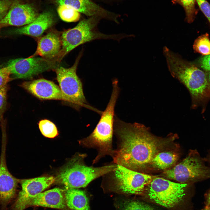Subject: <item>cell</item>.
I'll list each match as a JSON object with an SVG mask.
<instances>
[{"mask_svg":"<svg viewBox=\"0 0 210 210\" xmlns=\"http://www.w3.org/2000/svg\"><path fill=\"white\" fill-rule=\"evenodd\" d=\"M173 4H178L183 8L186 13V21L189 23L194 20L198 13V10L195 8L196 0H172Z\"/></svg>","mask_w":210,"mask_h":210,"instance_id":"22","label":"cell"},{"mask_svg":"<svg viewBox=\"0 0 210 210\" xmlns=\"http://www.w3.org/2000/svg\"><path fill=\"white\" fill-rule=\"evenodd\" d=\"M54 21L53 16L51 12H45L38 15L31 23L15 30L14 32L19 34L38 37L50 27Z\"/></svg>","mask_w":210,"mask_h":210,"instance_id":"18","label":"cell"},{"mask_svg":"<svg viewBox=\"0 0 210 210\" xmlns=\"http://www.w3.org/2000/svg\"><path fill=\"white\" fill-rule=\"evenodd\" d=\"M38 125L41 134L46 137L53 138L59 135L56 126L50 120L46 119L42 120L39 121Z\"/></svg>","mask_w":210,"mask_h":210,"instance_id":"25","label":"cell"},{"mask_svg":"<svg viewBox=\"0 0 210 210\" xmlns=\"http://www.w3.org/2000/svg\"><path fill=\"white\" fill-rule=\"evenodd\" d=\"M105 1V0H104ZM107 1H122V0H106Z\"/></svg>","mask_w":210,"mask_h":210,"instance_id":"33","label":"cell"},{"mask_svg":"<svg viewBox=\"0 0 210 210\" xmlns=\"http://www.w3.org/2000/svg\"><path fill=\"white\" fill-rule=\"evenodd\" d=\"M57 11L61 19L66 22H76L79 20L80 18V13L68 5H59Z\"/></svg>","mask_w":210,"mask_h":210,"instance_id":"23","label":"cell"},{"mask_svg":"<svg viewBox=\"0 0 210 210\" xmlns=\"http://www.w3.org/2000/svg\"><path fill=\"white\" fill-rule=\"evenodd\" d=\"M20 86L37 98L43 100L65 101L71 104L59 86L52 81L41 78L22 83Z\"/></svg>","mask_w":210,"mask_h":210,"instance_id":"14","label":"cell"},{"mask_svg":"<svg viewBox=\"0 0 210 210\" xmlns=\"http://www.w3.org/2000/svg\"><path fill=\"white\" fill-rule=\"evenodd\" d=\"M202 210H210V207L206 206L205 208Z\"/></svg>","mask_w":210,"mask_h":210,"instance_id":"32","label":"cell"},{"mask_svg":"<svg viewBox=\"0 0 210 210\" xmlns=\"http://www.w3.org/2000/svg\"><path fill=\"white\" fill-rule=\"evenodd\" d=\"M120 89L118 81L114 80L112 83V91L108 103L101 115V118L92 132L80 141L84 146L97 149V155L93 161L97 162L106 155L112 156L114 150L112 148V138L115 117V108Z\"/></svg>","mask_w":210,"mask_h":210,"instance_id":"3","label":"cell"},{"mask_svg":"<svg viewBox=\"0 0 210 210\" xmlns=\"http://www.w3.org/2000/svg\"><path fill=\"white\" fill-rule=\"evenodd\" d=\"M112 175L109 187L117 193L126 195H141L145 192L152 180L150 175L117 164L111 172Z\"/></svg>","mask_w":210,"mask_h":210,"instance_id":"9","label":"cell"},{"mask_svg":"<svg viewBox=\"0 0 210 210\" xmlns=\"http://www.w3.org/2000/svg\"><path fill=\"white\" fill-rule=\"evenodd\" d=\"M10 71L7 66L0 69V88L7 84L11 80Z\"/></svg>","mask_w":210,"mask_h":210,"instance_id":"27","label":"cell"},{"mask_svg":"<svg viewBox=\"0 0 210 210\" xmlns=\"http://www.w3.org/2000/svg\"><path fill=\"white\" fill-rule=\"evenodd\" d=\"M61 47V37L57 33L51 32L38 41L35 53L30 57L39 55L43 58L49 60L60 53Z\"/></svg>","mask_w":210,"mask_h":210,"instance_id":"17","label":"cell"},{"mask_svg":"<svg viewBox=\"0 0 210 210\" xmlns=\"http://www.w3.org/2000/svg\"></svg>","mask_w":210,"mask_h":210,"instance_id":"35","label":"cell"},{"mask_svg":"<svg viewBox=\"0 0 210 210\" xmlns=\"http://www.w3.org/2000/svg\"><path fill=\"white\" fill-rule=\"evenodd\" d=\"M119 210H155L149 205L141 201L130 200H121L117 201Z\"/></svg>","mask_w":210,"mask_h":210,"instance_id":"21","label":"cell"},{"mask_svg":"<svg viewBox=\"0 0 210 210\" xmlns=\"http://www.w3.org/2000/svg\"><path fill=\"white\" fill-rule=\"evenodd\" d=\"M65 198L66 206L70 210H90L88 198L82 190L67 189Z\"/></svg>","mask_w":210,"mask_h":210,"instance_id":"19","label":"cell"},{"mask_svg":"<svg viewBox=\"0 0 210 210\" xmlns=\"http://www.w3.org/2000/svg\"><path fill=\"white\" fill-rule=\"evenodd\" d=\"M30 206L69 210L66 204L65 191L58 188H55L38 194L29 203L27 207Z\"/></svg>","mask_w":210,"mask_h":210,"instance_id":"15","label":"cell"},{"mask_svg":"<svg viewBox=\"0 0 210 210\" xmlns=\"http://www.w3.org/2000/svg\"><path fill=\"white\" fill-rule=\"evenodd\" d=\"M178 158V155L171 152L157 153L153 158L151 163L154 167L160 169H165L174 165Z\"/></svg>","mask_w":210,"mask_h":210,"instance_id":"20","label":"cell"},{"mask_svg":"<svg viewBox=\"0 0 210 210\" xmlns=\"http://www.w3.org/2000/svg\"><path fill=\"white\" fill-rule=\"evenodd\" d=\"M82 54L79 55L71 67L66 68L60 66L56 69L57 79L62 92L70 100L75 108L79 110L82 107H85L101 115L102 111L91 106L87 101L82 82L76 74Z\"/></svg>","mask_w":210,"mask_h":210,"instance_id":"7","label":"cell"},{"mask_svg":"<svg viewBox=\"0 0 210 210\" xmlns=\"http://www.w3.org/2000/svg\"><path fill=\"white\" fill-rule=\"evenodd\" d=\"M163 52L171 75L188 90L193 104L210 97V83L203 71L166 46Z\"/></svg>","mask_w":210,"mask_h":210,"instance_id":"2","label":"cell"},{"mask_svg":"<svg viewBox=\"0 0 210 210\" xmlns=\"http://www.w3.org/2000/svg\"><path fill=\"white\" fill-rule=\"evenodd\" d=\"M167 178L180 183L199 181L210 178V169L196 151H191L181 162L163 172Z\"/></svg>","mask_w":210,"mask_h":210,"instance_id":"8","label":"cell"},{"mask_svg":"<svg viewBox=\"0 0 210 210\" xmlns=\"http://www.w3.org/2000/svg\"><path fill=\"white\" fill-rule=\"evenodd\" d=\"M113 132L118 142L112 156L115 164L138 172L151 163L160 142L144 125L126 123L115 116Z\"/></svg>","mask_w":210,"mask_h":210,"instance_id":"1","label":"cell"},{"mask_svg":"<svg viewBox=\"0 0 210 210\" xmlns=\"http://www.w3.org/2000/svg\"><path fill=\"white\" fill-rule=\"evenodd\" d=\"M38 16L32 5L14 0L5 16L0 20V29L9 26L26 25L34 21Z\"/></svg>","mask_w":210,"mask_h":210,"instance_id":"13","label":"cell"},{"mask_svg":"<svg viewBox=\"0 0 210 210\" xmlns=\"http://www.w3.org/2000/svg\"><path fill=\"white\" fill-rule=\"evenodd\" d=\"M102 19L97 16L81 20L74 27L65 31L62 34V57L79 45L99 39H111L119 41L125 37L124 34L107 35L99 32L97 26Z\"/></svg>","mask_w":210,"mask_h":210,"instance_id":"5","label":"cell"},{"mask_svg":"<svg viewBox=\"0 0 210 210\" xmlns=\"http://www.w3.org/2000/svg\"><path fill=\"white\" fill-rule=\"evenodd\" d=\"M194 50L203 55L210 54V41L208 34L206 33L198 37L195 41Z\"/></svg>","mask_w":210,"mask_h":210,"instance_id":"24","label":"cell"},{"mask_svg":"<svg viewBox=\"0 0 210 210\" xmlns=\"http://www.w3.org/2000/svg\"><path fill=\"white\" fill-rule=\"evenodd\" d=\"M209 82L210 83V73L209 75Z\"/></svg>","mask_w":210,"mask_h":210,"instance_id":"34","label":"cell"},{"mask_svg":"<svg viewBox=\"0 0 210 210\" xmlns=\"http://www.w3.org/2000/svg\"><path fill=\"white\" fill-rule=\"evenodd\" d=\"M13 0H0V20L5 16L13 2Z\"/></svg>","mask_w":210,"mask_h":210,"instance_id":"29","label":"cell"},{"mask_svg":"<svg viewBox=\"0 0 210 210\" xmlns=\"http://www.w3.org/2000/svg\"><path fill=\"white\" fill-rule=\"evenodd\" d=\"M186 183L174 182L164 178L152 179L146 190V197L151 202L168 209L175 208L182 202Z\"/></svg>","mask_w":210,"mask_h":210,"instance_id":"6","label":"cell"},{"mask_svg":"<svg viewBox=\"0 0 210 210\" xmlns=\"http://www.w3.org/2000/svg\"><path fill=\"white\" fill-rule=\"evenodd\" d=\"M201 67L204 69L210 71V54L202 57L200 60Z\"/></svg>","mask_w":210,"mask_h":210,"instance_id":"30","label":"cell"},{"mask_svg":"<svg viewBox=\"0 0 210 210\" xmlns=\"http://www.w3.org/2000/svg\"><path fill=\"white\" fill-rule=\"evenodd\" d=\"M206 206L210 207V192L208 195L207 204Z\"/></svg>","mask_w":210,"mask_h":210,"instance_id":"31","label":"cell"},{"mask_svg":"<svg viewBox=\"0 0 210 210\" xmlns=\"http://www.w3.org/2000/svg\"><path fill=\"white\" fill-rule=\"evenodd\" d=\"M2 140L0 156V204L2 210H6L15 198L20 180L9 171L6 164V150L7 143L6 125L1 126Z\"/></svg>","mask_w":210,"mask_h":210,"instance_id":"10","label":"cell"},{"mask_svg":"<svg viewBox=\"0 0 210 210\" xmlns=\"http://www.w3.org/2000/svg\"><path fill=\"white\" fill-rule=\"evenodd\" d=\"M59 5L69 6L79 12L89 17L97 16L108 20L113 16V12L108 11L94 2L92 0H53Z\"/></svg>","mask_w":210,"mask_h":210,"instance_id":"16","label":"cell"},{"mask_svg":"<svg viewBox=\"0 0 210 210\" xmlns=\"http://www.w3.org/2000/svg\"><path fill=\"white\" fill-rule=\"evenodd\" d=\"M53 66L48 60L34 57L12 60L7 66L15 78H27L50 69Z\"/></svg>","mask_w":210,"mask_h":210,"instance_id":"12","label":"cell"},{"mask_svg":"<svg viewBox=\"0 0 210 210\" xmlns=\"http://www.w3.org/2000/svg\"><path fill=\"white\" fill-rule=\"evenodd\" d=\"M9 89L7 84L0 88V126L4 120L3 116L7 106V93Z\"/></svg>","mask_w":210,"mask_h":210,"instance_id":"26","label":"cell"},{"mask_svg":"<svg viewBox=\"0 0 210 210\" xmlns=\"http://www.w3.org/2000/svg\"><path fill=\"white\" fill-rule=\"evenodd\" d=\"M84 154L74 157L62 168L56 178L66 189L84 188L95 179L111 172L116 168V164L99 167L86 165Z\"/></svg>","mask_w":210,"mask_h":210,"instance_id":"4","label":"cell"},{"mask_svg":"<svg viewBox=\"0 0 210 210\" xmlns=\"http://www.w3.org/2000/svg\"><path fill=\"white\" fill-rule=\"evenodd\" d=\"M53 176L20 180L22 189L10 210H24L30 201L54 183Z\"/></svg>","mask_w":210,"mask_h":210,"instance_id":"11","label":"cell"},{"mask_svg":"<svg viewBox=\"0 0 210 210\" xmlns=\"http://www.w3.org/2000/svg\"><path fill=\"white\" fill-rule=\"evenodd\" d=\"M200 9L210 23V4L206 0H196Z\"/></svg>","mask_w":210,"mask_h":210,"instance_id":"28","label":"cell"}]
</instances>
